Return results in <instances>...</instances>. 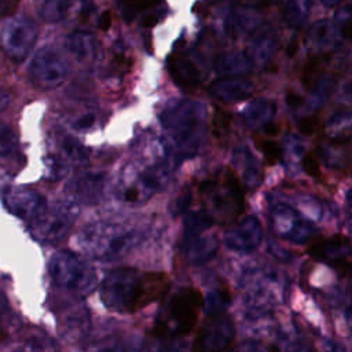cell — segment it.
<instances>
[{"label":"cell","mask_w":352,"mask_h":352,"mask_svg":"<svg viewBox=\"0 0 352 352\" xmlns=\"http://www.w3.org/2000/svg\"><path fill=\"white\" fill-rule=\"evenodd\" d=\"M67 172V166L63 162V160L58 157H50L47 160V175L52 180L62 179Z\"/></svg>","instance_id":"cell-40"},{"label":"cell","mask_w":352,"mask_h":352,"mask_svg":"<svg viewBox=\"0 0 352 352\" xmlns=\"http://www.w3.org/2000/svg\"><path fill=\"white\" fill-rule=\"evenodd\" d=\"M239 352H267L265 348L263 345H260L258 342H254V341H248L245 342L241 348H239Z\"/></svg>","instance_id":"cell-49"},{"label":"cell","mask_w":352,"mask_h":352,"mask_svg":"<svg viewBox=\"0 0 352 352\" xmlns=\"http://www.w3.org/2000/svg\"><path fill=\"white\" fill-rule=\"evenodd\" d=\"M95 11L91 0H45L40 15L47 22L81 21Z\"/></svg>","instance_id":"cell-17"},{"label":"cell","mask_w":352,"mask_h":352,"mask_svg":"<svg viewBox=\"0 0 352 352\" xmlns=\"http://www.w3.org/2000/svg\"><path fill=\"white\" fill-rule=\"evenodd\" d=\"M285 102H286V104H287L290 109L296 110V109L301 107L305 100H304V96H302V95H300V94H297V92H294V91H287L286 95H285Z\"/></svg>","instance_id":"cell-46"},{"label":"cell","mask_w":352,"mask_h":352,"mask_svg":"<svg viewBox=\"0 0 352 352\" xmlns=\"http://www.w3.org/2000/svg\"><path fill=\"white\" fill-rule=\"evenodd\" d=\"M340 22V34L342 38L352 41V18L341 19Z\"/></svg>","instance_id":"cell-48"},{"label":"cell","mask_w":352,"mask_h":352,"mask_svg":"<svg viewBox=\"0 0 352 352\" xmlns=\"http://www.w3.org/2000/svg\"><path fill=\"white\" fill-rule=\"evenodd\" d=\"M342 95H344V98H346L352 103V80H348L342 85Z\"/></svg>","instance_id":"cell-53"},{"label":"cell","mask_w":352,"mask_h":352,"mask_svg":"<svg viewBox=\"0 0 352 352\" xmlns=\"http://www.w3.org/2000/svg\"><path fill=\"white\" fill-rule=\"evenodd\" d=\"M307 41L319 55L331 52L341 43L340 29H337L330 19H319L308 28Z\"/></svg>","instance_id":"cell-23"},{"label":"cell","mask_w":352,"mask_h":352,"mask_svg":"<svg viewBox=\"0 0 352 352\" xmlns=\"http://www.w3.org/2000/svg\"><path fill=\"white\" fill-rule=\"evenodd\" d=\"M89 352H136L120 341H103L89 349Z\"/></svg>","instance_id":"cell-41"},{"label":"cell","mask_w":352,"mask_h":352,"mask_svg":"<svg viewBox=\"0 0 352 352\" xmlns=\"http://www.w3.org/2000/svg\"><path fill=\"white\" fill-rule=\"evenodd\" d=\"M213 126L217 136H224L230 131V114L217 111L213 118Z\"/></svg>","instance_id":"cell-42"},{"label":"cell","mask_w":352,"mask_h":352,"mask_svg":"<svg viewBox=\"0 0 352 352\" xmlns=\"http://www.w3.org/2000/svg\"><path fill=\"white\" fill-rule=\"evenodd\" d=\"M104 177L100 173H84L70 183V194L73 201L84 204L96 202L103 192Z\"/></svg>","instance_id":"cell-28"},{"label":"cell","mask_w":352,"mask_h":352,"mask_svg":"<svg viewBox=\"0 0 352 352\" xmlns=\"http://www.w3.org/2000/svg\"><path fill=\"white\" fill-rule=\"evenodd\" d=\"M224 26L226 33L234 40L252 37L261 29V14L256 8L238 6L227 16Z\"/></svg>","instance_id":"cell-18"},{"label":"cell","mask_w":352,"mask_h":352,"mask_svg":"<svg viewBox=\"0 0 352 352\" xmlns=\"http://www.w3.org/2000/svg\"><path fill=\"white\" fill-rule=\"evenodd\" d=\"M170 148L179 158L194 157L206 136V109L191 99L170 100L160 116Z\"/></svg>","instance_id":"cell-2"},{"label":"cell","mask_w":352,"mask_h":352,"mask_svg":"<svg viewBox=\"0 0 352 352\" xmlns=\"http://www.w3.org/2000/svg\"><path fill=\"white\" fill-rule=\"evenodd\" d=\"M69 72L66 58L52 47L40 48L29 65V77L40 89L58 88L66 81Z\"/></svg>","instance_id":"cell-10"},{"label":"cell","mask_w":352,"mask_h":352,"mask_svg":"<svg viewBox=\"0 0 352 352\" xmlns=\"http://www.w3.org/2000/svg\"><path fill=\"white\" fill-rule=\"evenodd\" d=\"M111 25V16H110V12H103L99 18H98V26L100 29H109V26Z\"/></svg>","instance_id":"cell-52"},{"label":"cell","mask_w":352,"mask_h":352,"mask_svg":"<svg viewBox=\"0 0 352 352\" xmlns=\"http://www.w3.org/2000/svg\"><path fill=\"white\" fill-rule=\"evenodd\" d=\"M48 271L56 286L74 296H87L96 287V272L94 267L73 252H56L50 260Z\"/></svg>","instance_id":"cell-6"},{"label":"cell","mask_w":352,"mask_h":352,"mask_svg":"<svg viewBox=\"0 0 352 352\" xmlns=\"http://www.w3.org/2000/svg\"><path fill=\"white\" fill-rule=\"evenodd\" d=\"M213 67L220 77H242L254 69L248 54L236 50L220 52L214 58Z\"/></svg>","instance_id":"cell-25"},{"label":"cell","mask_w":352,"mask_h":352,"mask_svg":"<svg viewBox=\"0 0 352 352\" xmlns=\"http://www.w3.org/2000/svg\"><path fill=\"white\" fill-rule=\"evenodd\" d=\"M232 165L239 173L238 179L246 188H256L261 184L264 173L261 164L246 146H238L232 150Z\"/></svg>","instance_id":"cell-21"},{"label":"cell","mask_w":352,"mask_h":352,"mask_svg":"<svg viewBox=\"0 0 352 352\" xmlns=\"http://www.w3.org/2000/svg\"><path fill=\"white\" fill-rule=\"evenodd\" d=\"M226 246L235 252H252L263 241V227L256 216H245L231 226L223 236Z\"/></svg>","instance_id":"cell-15"},{"label":"cell","mask_w":352,"mask_h":352,"mask_svg":"<svg viewBox=\"0 0 352 352\" xmlns=\"http://www.w3.org/2000/svg\"><path fill=\"white\" fill-rule=\"evenodd\" d=\"M276 47L278 40L274 30L263 28L250 37L245 52L248 54L254 67H265L274 58Z\"/></svg>","instance_id":"cell-24"},{"label":"cell","mask_w":352,"mask_h":352,"mask_svg":"<svg viewBox=\"0 0 352 352\" xmlns=\"http://www.w3.org/2000/svg\"><path fill=\"white\" fill-rule=\"evenodd\" d=\"M168 69L172 80L186 91L198 88L205 77L198 56L186 50H177L169 56Z\"/></svg>","instance_id":"cell-14"},{"label":"cell","mask_w":352,"mask_h":352,"mask_svg":"<svg viewBox=\"0 0 352 352\" xmlns=\"http://www.w3.org/2000/svg\"><path fill=\"white\" fill-rule=\"evenodd\" d=\"M7 209L22 220L33 221L47 206L41 194L28 187H12L4 194Z\"/></svg>","instance_id":"cell-16"},{"label":"cell","mask_w":352,"mask_h":352,"mask_svg":"<svg viewBox=\"0 0 352 352\" xmlns=\"http://www.w3.org/2000/svg\"><path fill=\"white\" fill-rule=\"evenodd\" d=\"M62 151L67 161L76 166H85L89 161L88 150L72 136H65L62 139Z\"/></svg>","instance_id":"cell-34"},{"label":"cell","mask_w":352,"mask_h":352,"mask_svg":"<svg viewBox=\"0 0 352 352\" xmlns=\"http://www.w3.org/2000/svg\"><path fill=\"white\" fill-rule=\"evenodd\" d=\"M142 241L139 230L116 223H91L85 226L78 236V248L89 257L111 261L129 253Z\"/></svg>","instance_id":"cell-3"},{"label":"cell","mask_w":352,"mask_h":352,"mask_svg":"<svg viewBox=\"0 0 352 352\" xmlns=\"http://www.w3.org/2000/svg\"><path fill=\"white\" fill-rule=\"evenodd\" d=\"M219 242L216 236L209 234H198L184 238V253L191 264H204L209 261L217 252Z\"/></svg>","instance_id":"cell-31"},{"label":"cell","mask_w":352,"mask_h":352,"mask_svg":"<svg viewBox=\"0 0 352 352\" xmlns=\"http://www.w3.org/2000/svg\"><path fill=\"white\" fill-rule=\"evenodd\" d=\"M199 194L204 202L202 210L213 223L232 221L243 212L242 183L232 170H224L217 177L202 182Z\"/></svg>","instance_id":"cell-4"},{"label":"cell","mask_w":352,"mask_h":352,"mask_svg":"<svg viewBox=\"0 0 352 352\" xmlns=\"http://www.w3.org/2000/svg\"><path fill=\"white\" fill-rule=\"evenodd\" d=\"M230 302V293L227 289H217L210 292L205 298H204V308L205 312L212 316V315H219L221 314L226 307Z\"/></svg>","instance_id":"cell-36"},{"label":"cell","mask_w":352,"mask_h":352,"mask_svg":"<svg viewBox=\"0 0 352 352\" xmlns=\"http://www.w3.org/2000/svg\"><path fill=\"white\" fill-rule=\"evenodd\" d=\"M285 352H314V346L308 340L297 338L286 346Z\"/></svg>","instance_id":"cell-45"},{"label":"cell","mask_w":352,"mask_h":352,"mask_svg":"<svg viewBox=\"0 0 352 352\" xmlns=\"http://www.w3.org/2000/svg\"><path fill=\"white\" fill-rule=\"evenodd\" d=\"M16 136L15 132L4 124H0V157H7L15 150Z\"/></svg>","instance_id":"cell-38"},{"label":"cell","mask_w":352,"mask_h":352,"mask_svg":"<svg viewBox=\"0 0 352 352\" xmlns=\"http://www.w3.org/2000/svg\"><path fill=\"white\" fill-rule=\"evenodd\" d=\"M6 352H60V349L44 330L26 329L11 341Z\"/></svg>","instance_id":"cell-22"},{"label":"cell","mask_w":352,"mask_h":352,"mask_svg":"<svg viewBox=\"0 0 352 352\" xmlns=\"http://www.w3.org/2000/svg\"><path fill=\"white\" fill-rule=\"evenodd\" d=\"M241 6H246V7H252L256 10L260 8H267L271 7L274 3H276V0H238Z\"/></svg>","instance_id":"cell-47"},{"label":"cell","mask_w":352,"mask_h":352,"mask_svg":"<svg viewBox=\"0 0 352 352\" xmlns=\"http://www.w3.org/2000/svg\"><path fill=\"white\" fill-rule=\"evenodd\" d=\"M301 82L304 88L312 94L324 95L333 85L331 76L326 74L319 58L308 59L301 70Z\"/></svg>","instance_id":"cell-32"},{"label":"cell","mask_w":352,"mask_h":352,"mask_svg":"<svg viewBox=\"0 0 352 352\" xmlns=\"http://www.w3.org/2000/svg\"><path fill=\"white\" fill-rule=\"evenodd\" d=\"M66 50L81 62H94L100 55V44L98 38L84 30L72 32L65 40Z\"/></svg>","instance_id":"cell-27"},{"label":"cell","mask_w":352,"mask_h":352,"mask_svg":"<svg viewBox=\"0 0 352 352\" xmlns=\"http://www.w3.org/2000/svg\"><path fill=\"white\" fill-rule=\"evenodd\" d=\"M274 232L292 243H305L316 238V228L301 210L286 202H272L268 209Z\"/></svg>","instance_id":"cell-9"},{"label":"cell","mask_w":352,"mask_h":352,"mask_svg":"<svg viewBox=\"0 0 352 352\" xmlns=\"http://www.w3.org/2000/svg\"><path fill=\"white\" fill-rule=\"evenodd\" d=\"M308 254L319 261L330 264L340 275H352V241L342 235L314 238L308 246Z\"/></svg>","instance_id":"cell-12"},{"label":"cell","mask_w":352,"mask_h":352,"mask_svg":"<svg viewBox=\"0 0 352 352\" xmlns=\"http://www.w3.org/2000/svg\"><path fill=\"white\" fill-rule=\"evenodd\" d=\"M160 352H183V351L179 349L177 346H165V348H162Z\"/></svg>","instance_id":"cell-58"},{"label":"cell","mask_w":352,"mask_h":352,"mask_svg":"<svg viewBox=\"0 0 352 352\" xmlns=\"http://www.w3.org/2000/svg\"><path fill=\"white\" fill-rule=\"evenodd\" d=\"M168 289L169 279L165 274L116 268L104 276L100 296L110 311L129 314L162 297Z\"/></svg>","instance_id":"cell-1"},{"label":"cell","mask_w":352,"mask_h":352,"mask_svg":"<svg viewBox=\"0 0 352 352\" xmlns=\"http://www.w3.org/2000/svg\"><path fill=\"white\" fill-rule=\"evenodd\" d=\"M345 201H346V205L352 209V188H349V190L345 192Z\"/></svg>","instance_id":"cell-57"},{"label":"cell","mask_w":352,"mask_h":352,"mask_svg":"<svg viewBox=\"0 0 352 352\" xmlns=\"http://www.w3.org/2000/svg\"><path fill=\"white\" fill-rule=\"evenodd\" d=\"M78 214V206L73 199L58 201L30 221L32 235L44 243H52L62 239L72 228Z\"/></svg>","instance_id":"cell-8"},{"label":"cell","mask_w":352,"mask_h":352,"mask_svg":"<svg viewBox=\"0 0 352 352\" xmlns=\"http://www.w3.org/2000/svg\"><path fill=\"white\" fill-rule=\"evenodd\" d=\"M38 36L37 23L28 16L10 19L0 34V44L4 54L14 62H22L29 55Z\"/></svg>","instance_id":"cell-11"},{"label":"cell","mask_w":352,"mask_h":352,"mask_svg":"<svg viewBox=\"0 0 352 352\" xmlns=\"http://www.w3.org/2000/svg\"><path fill=\"white\" fill-rule=\"evenodd\" d=\"M316 125H318L316 120H315L314 117H309V116L301 117V118H298V121H297V128H298V131H300L302 135H305V136L314 135V132H315V129H316Z\"/></svg>","instance_id":"cell-43"},{"label":"cell","mask_w":352,"mask_h":352,"mask_svg":"<svg viewBox=\"0 0 352 352\" xmlns=\"http://www.w3.org/2000/svg\"><path fill=\"white\" fill-rule=\"evenodd\" d=\"M235 337L232 320L223 315L209 316L199 327L194 344V352H226L231 348Z\"/></svg>","instance_id":"cell-13"},{"label":"cell","mask_w":352,"mask_h":352,"mask_svg":"<svg viewBox=\"0 0 352 352\" xmlns=\"http://www.w3.org/2000/svg\"><path fill=\"white\" fill-rule=\"evenodd\" d=\"M253 91L254 85L245 77H220L209 87L210 96L223 103L245 100Z\"/></svg>","instance_id":"cell-20"},{"label":"cell","mask_w":352,"mask_h":352,"mask_svg":"<svg viewBox=\"0 0 352 352\" xmlns=\"http://www.w3.org/2000/svg\"><path fill=\"white\" fill-rule=\"evenodd\" d=\"M10 104V95L0 88V111L4 110Z\"/></svg>","instance_id":"cell-54"},{"label":"cell","mask_w":352,"mask_h":352,"mask_svg":"<svg viewBox=\"0 0 352 352\" xmlns=\"http://www.w3.org/2000/svg\"><path fill=\"white\" fill-rule=\"evenodd\" d=\"M324 135L329 142L348 144L352 142V111L338 109L329 114L324 122Z\"/></svg>","instance_id":"cell-29"},{"label":"cell","mask_w":352,"mask_h":352,"mask_svg":"<svg viewBox=\"0 0 352 352\" xmlns=\"http://www.w3.org/2000/svg\"><path fill=\"white\" fill-rule=\"evenodd\" d=\"M301 166L308 176L315 179L320 176V161H319V157H316L314 153L302 154Z\"/></svg>","instance_id":"cell-39"},{"label":"cell","mask_w":352,"mask_h":352,"mask_svg":"<svg viewBox=\"0 0 352 352\" xmlns=\"http://www.w3.org/2000/svg\"><path fill=\"white\" fill-rule=\"evenodd\" d=\"M213 3H223V1H226V0H212Z\"/></svg>","instance_id":"cell-59"},{"label":"cell","mask_w":352,"mask_h":352,"mask_svg":"<svg viewBox=\"0 0 352 352\" xmlns=\"http://www.w3.org/2000/svg\"><path fill=\"white\" fill-rule=\"evenodd\" d=\"M8 309H10L8 300L3 293H0V322L6 318V315L8 314Z\"/></svg>","instance_id":"cell-51"},{"label":"cell","mask_w":352,"mask_h":352,"mask_svg":"<svg viewBox=\"0 0 352 352\" xmlns=\"http://www.w3.org/2000/svg\"><path fill=\"white\" fill-rule=\"evenodd\" d=\"M264 132H265L268 136L275 138V136L279 133V126H278L276 124L271 122V124H268V125L264 128Z\"/></svg>","instance_id":"cell-55"},{"label":"cell","mask_w":352,"mask_h":352,"mask_svg":"<svg viewBox=\"0 0 352 352\" xmlns=\"http://www.w3.org/2000/svg\"><path fill=\"white\" fill-rule=\"evenodd\" d=\"M249 286H246V305L249 309H265V307L274 304V294L272 292V282L270 280L268 274H253Z\"/></svg>","instance_id":"cell-30"},{"label":"cell","mask_w":352,"mask_h":352,"mask_svg":"<svg viewBox=\"0 0 352 352\" xmlns=\"http://www.w3.org/2000/svg\"><path fill=\"white\" fill-rule=\"evenodd\" d=\"M204 297L194 287H183L172 294L157 318L154 333L160 337H179L187 334L198 319Z\"/></svg>","instance_id":"cell-5"},{"label":"cell","mask_w":352,"mask_h":352,"mask_svg":"<svg viewBox=\"0 0 352 352\" xmlns=\"http://www.w3.org/2000/svg\"><path fill=\"white\" fill-rule=\"evenodd\" d=\"M89 326V312L82 304L67 307L59 316V334L67 342L82 340L88 334Z\"/></svg>","instance_id":"cell-19"},{"label":"cell","mask_w":352,"mask_h":352,"mask_svg":"<svg viewBox=\"0 0 352 352\" xmlns=\"http://www.w3.org/2000/svg\"><path fill=\"white\" fill-rule=\"evenodd\" d=\"M158 3L160 0H118L120 11L126 21H132L136 15L144 14L158 6Z\"/></svg>","instance_id":"cell-35"},{"label":"cell","mask_w":352,"mask_h":352,"mask_svg":"<svg viewBox=\"0 0 352 352\" xmlns=\"http://www.w3.org/2000/svg\"><path fill=\"white\" fill-rule=\"evenodd\" d=\"M342 1H344V0H320V3H322L324 7H327V8L337 7V6H340Z\"/></svg>","instance_id":"cell-56"},{"label":"cell","mask_w":352,"mask_h":352,"mask_svg":"<svg viewBox=\"0 0 352 352\" xmlns=\"http://www.w3.org/2000/svg\"><path fill=\"white\" fill-rule=\"evenodd\" d=\"M96 122V116L94 113H84L74 121V128L78 131H87L91 129Z\"/></svg>","instance_id":"cell-44"},{"label":"cell","mask_w":352,"mask_h":352,"mask_svg":"<svg viewBox=\"0 0 352 352\" xmlns=\"http://www.w3.org/2000/svg\"><path fill=\"white\" fill-rule=\"evenodd\" d=\"M257 147L261 151L264 161L268 165H275L278 162H280L282 157H283V150L282 146L271 139H263L260 142H257Z\"/></svg>","instance_id":"cell-37"},{"label":"cell","mask_w":352,"mask_h":352,"mask_svg":"<svg viewBox=\"0 0 352 352\" xmlns=\"http://www.w3.org/2000/svg\"><path fill=\"white\" fill-rule=\"evenodd\" d=\"M276 103L270 98H256L242 110V121L250 129L265 128L276 114Z\"/></svg>","instance_id":"cell-26"},{"label":"cell","mask_w":352,"mask_h":352,"mask_svg":"<svg viewBox=\"0 0 352 352\" xmlns=\"http://www.w3.org/2000/svg\"><path fill=\"white\" fill-rule=\"evenodd\" d=\"M122 179L121 198L129 204H140L154 192L162 190L169 177L170 166L164 161L151 162L142 166H132Z\"/></svg>","instance_id":"cell-7"},{"label":"cell","mask_w":352,"mask_h":352,"mask_svg":"<svg viewBox=\"0 0 352 352\" xmlns=\"http://www.w3.org/2000/svg\"><path fill=\"white\" fill-rule=\"evenodd\" d=\"M16 0H0V18L12 12Z\"/></svg>","instance_id":"cell-50"},{"label":"cell","mask_w":352,"mask_h":352,"mask_svg":"<svg viewBox=\"0 0 352 352\" xmlns=\"http://www.w3.org/2000/svg\"><path fill=\"white\" fill-rule=\"evenodd\" d=\"M312 0H285L280 8V16L289 28H302L309 18Z\"/></svg>","instance_id":"cell-33"}]
</instances>
